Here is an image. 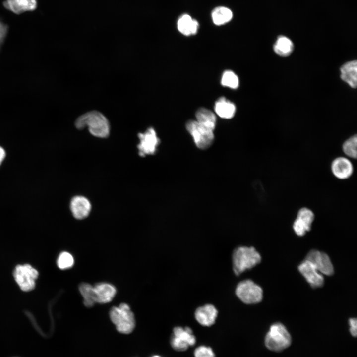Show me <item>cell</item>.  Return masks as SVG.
<instances>
[{"label": "cell", "mask_w": 357, "mask_h": 357, "mask_svg": "<svg viewBox=\"0 0 357 357\" xmlns=\"http://www.w3.org/2000/svg\"><path fill=\"white\" fill-rule=\"evenodd\" d=\"M75 125L78 129L87 127L90 133L97 137L106 138L110 133V124L107 119L96 111L87 112L79 117Z\"/></svg>", "instance_id": "1"}, {"label": "cell", "mask_w": 357, "mask_h": 357, "mask_svg": "<svg viewBox=\"0 0 357 357\" xmlns=\"http://www.w3.org/2000/svg\"><path fill=\"white\" fill-rule=\"evenodd\" d=\"M261 261L260 254L253 246L238 247L232 254L233 268L237 275L254 267Z\"/></svg>", "instance_id": "2"}, {"label": "cell", "mask_w": 357, "mask_h": 357, "mask_svg": "<svg viewBox=\"0 0 357 357\" xmlns=\"http://www.w3.org/2000/svg\"><path fill=\"white\" fill-rule=\"evenodd\" d=\"M265 345L269 350L280 352L289 347L292 342L291 336L281 323L272 324L265 338Z\"/></svg>", "instance_id": "3"}, {"label": "cell", "mask_w": 357, "mask_h": 357, "mask_svg": "<svg viewBox=\"0 0 357 357\" xmlns=\"http://www.w3.org/2000/svg\"><path fill=\"white\" fill-rule=\"evenodd\" d=\"M110 317L117 330L121 333L129 334L135 327L134 314L126 303H122L119 306L113 307L110 311Z\"/></svg>", "instance_id": "4"}, {"label": "cell", "mask_w": 357, "mask_h": 357, "mask_svg": "<svg viewBox=\"0 0 357 357\" xmlns=\"http://www.w3.org/2000/svg\"><path fill=\"white\" fill-rule=\"evenodd\" d=\"M235 293L242 302L247 304L258 303L263 298L262 288L249 279L240 282L236 287Z\"/></svg>", "instance_id": "5"}, {"label": "cell", "mask_w": 357, "mask_h": 357, "mask_svg": "<svg viewBox=\"0 0 357 357\" xmlns=\"http://www.w3.org/2000/svg\"><path fill=\"white\" fill-rule=\"evenodd\" d=\"M186 128L191 135L195 145L200 149L210 147L214 140L213 130L199 123L196 120H189Z\"/></svg>", "instance_id": "6"}, {"label": "cell", "mask_w": 357, "mask_h": 357, "mask_svg": "<svg viewBox=\"0 0 357 357\" xmlns=\"http://www.w3.org/2000/svg\"><path fill=\"white\" fill-rule=\"evenodd\" d=\"M13 275L17 284L22 291L28 292L35 288L38 272L32 266L29 264L18 265Z\"/></svg>", "instance_id": "7"}, {"label": "cell", "mask_w": 357, "mask_h": 357, "mask_svg": "<svg viewBox=\"0 0 357 357\" xmlns=\"http://www.w3.org/2000/svg\"><path fill=\"white\" fill-rule=\"evenodd\" d=\"M139 143L138 145L139 155L145 157L153 155L157 151L160 139L153 127H149L144 132L138 134Z\"/></svg>", "instance_id": "8"}, {"label": "cell", "mask_w": 357, "mask_h": 357, "mask_svg": "<svg viewBox=\"0 0 357 357\" xmlns=\"http://www.w3.org/2000/svg\"><path fill=\"white\" fill-rule=\"evenodd\" d=\"M305 259L309 261L321 274L331 276L334 273V267L328 255L317 250H311Z\"/></svg>", "instance_id": "9"}, {"label": "cell", "mask_w": 357, "mask_h": 357, "mask_svg": "<svg viewBox=\"0 0 357 357\" xmlns=\"http://www.w3.org/2000/svg\"><path fill=\"white\" fill-rule=\"evenodd\" d=\"M314 219V214L309 208H301L298 212L297 216L294 220L293 228L298 236H304L307 232L310 230L312 224Z\"/></svg>", "instance_id": "10"}, {"label": "cell", "mask_w": 357, "mask_h": 357, "mask_svg": "<svg viewBox=\"0 0 357 357\" xmlns=\"http://www.w3.org/2000/svg\"><path fill=\"white\" fill-rule=\"evenodd\" d=\"M331 171L335 178L345 180L353 175L354 166L350 159L346 156H339L331 162Z\"/></svg>", "instance_id": "11"}, {"label": "cell", "mask_w": 357, "mask_h": 357, "mask_svg": "<svg viewBox=\"0 0 357 357\" xmlns=\"http://www.w3.org/2000/svg\"><path fill=\"white\" fill-rule=\"evenodd\" d=\"M298 269L312 288H320L323 285L324 279L322 274L308 260L302 261L298 265Z\"/></svg>", "instance_id": "12"}, {"label": "cell", "mask_w": 357, "mask_h": 357, "mask_svg": "<svg viewBox=\"0 0 357 357\" xmlns=\"http://www.w3.org/2000/svg\"><path fill=\"white\" fill-rule=\"evenodd\" d=\"M218 313L213 305L207 304L198 307L195 311L194 316L200 325L209 327L215 323Z\"/></svg>", "instance_id": "13"}, {"label": "cell", "mask_w": 357, "mask_h": 357, "mask_svg": "<svg viewBox=\"0 0 357 357\" xmlns=\"http://www.w3.org/2000/svg\"><path fill=\"white\" fill-rule=\"evenodd\" d=\"M70 207L74 218L79 220L86 218L91 209L89 201L86 198L81 196L74 197L71 200Z\"/></svg>", "instance_id": "14"}, {"label": "cell", "mask_w": 357, "mask_h": 357, "mask_svg": "<svg viewBox=\"0 0 357 357\" xmlns=\"http://www.w3.org/2000/svg\"><path fill=\"white\" fill-rule=\"evenodd\" d=\"M93 287L96 303H108L111 301L116 295V289L111 284L100 283Z\"/></svg>", "instance_id": "15"}, {"label": "cell", "mask_w": 357, "mask_h": 357, "mask_svg": "<svg viewBox=\"0 0 357 357\" xmlns=\"http://www.w3.org/2000/svg\"><path fill=\"white\" fill-rule=\"evenodd\" d=\"M4 6L16 14L34 10L37 6L36 0H5Z\"/></svg>", "instance_id": "16"}, {"label": "cell", "mask_w": 357, "mask_h": 357, "mask_svg": "<svg viewBox=\"0 0 357 357\" xmlns=\"http://www.w3.org/2000/svg\"><path fill=\"white\" fill-rule=\"evenodd\" d=\"M341 78L352 88H356L357 83V62L349 61L340 68Z\"/></svg>", "instance_id": "17"}, {"label": "cell", "mask_w": 357, "mask_h": 357, "mask_svg": "<svg viewBox=\"0 0 357 357\" xmlns=\"http://www.w3.org/2000/svg\"><path fill=\"white\" fill-rule=\"evenodd\" d=\"M214 109L217 115L225 119L232 118L236 112L234 104L223 97L220 98L216 102Z\"/></svg>", "instance_id": "18"}, {"label": "cell", "mask_w": 357, "mask_h": 357, "mask_svg": "<svg viewBox=\"0 0 357 357\" xmlns=\"http://www.w3.org/2000/svg\"><path fill=\"white\" fill-rule=\"evenodd\" d=\"M198 26V22L187 14L182 15L177 22L178 31L185 36L195 34L197 32Z\"/></svg>", "instance_id": "19"}, {"label": "cell", "mask_w": 357, "mask_h": 357, "mask_svg": "<svg viewBox=\"0 0 357 357\" xmlns=\"http://www.w3.org/2000/svg\"><path fill=\"white\" fill-rule=\"evenodd\" d=\"M196 121L202 125L212 130H214L216 124V118L210 110L201 108L196 112Z\"/></svg>", "instance_id": "20"}, {"label": "cell", "mask_w": 357, "mask_h": 357, "mask_svg": "<svg viewBox=\"0 0 357 357\" xmlns=\"http://www.w3.org/2000/svg\"><path fill=\"white\" fill-rule=\"evenodd\" d=\"M273 49L275 52L281 56H289L294 49V45L288 38L281 36L276 40Z\"/></svg>", "instance_id": "21"}, {"label": "cell", "mask_w": 357, "mask_h": 357, "mask_svg": "<svg viewBox=\"0 0 357 357\" xmlns=\"http://www.w3.org/2000/svg\"><path fill=\"white\" fill-rule=\"evenodd\" d=\"M173 335L180 341L187 343L189 346L194 345L196 342L192 329L188 327L184 328L180 326L175 327L173 329Z\"/></svg>", "instance_id": "22"}, {"label": "cell", "mask_w": 357, "mask_h": 357, "mask_svg": "<svg viewBox=\"0 0 357 357\" xmlns=\"http://www.w3.org/2000/svg\"><path fill=\"white\" fill-rule=\"evenodd\" d=\"M232 16L231 10L223 6L216 7L212 13V20L217 25H221L229 22Z\"/></svg>", "instance_id": "23"}, {"label": "cell", "mask_w": 357, "mask_h": 357, "mask_svg": "<svg viewBox=\"0 0 357 357\" xmlns=\"http://www.w3.org/2000/svg\"><path fill=\"white\" fill-rule=\"evenodd\" d=\"M79 291L83 298L84 304L87 307L93 306L96 303L94 287L86 283H81L79 287Z\"/></svg>", "instance_id": "24"}, {"label": "cell", "mask_w": 357, "mask_h": 357, "mask_svg": "<svg viewBox=\"0 0 357 357\" xmlns=\"http://www.w3.org/2000/svg\"><path fill=\"white\" fill-rule=\"evenodd\" d=\"M342 149L346 157L349 159H356L357 157V137L352 136L345 140L342 144Z\"/></svg>", "instance_id": "25"}, {"label": "cell", "mask_w": 357, "mask_h": 357, "mask_svg": "<svg viewBox=\"0 0 357 357\" xmlns=\"http://www.w3.org/2000/svg\"><path fill=\"white\" fill-rule=\"evenodd\" d=\"M221 83L224 86L232 89H236L239 85V79L234 72L231 70H226L223 73Z\"/></svg>", "instance_id": "26"}, {"label": "cell", "mask_w": 357, "mask_h": 357, "mask_svg": "<svg viewBox=\"0 0 357 357\" xmlns=\"http://www.w3.org/2000/svg\"><path fill=\"white\" fill-rule=\"evenodd\" d=\"M74 264V258L72 255L67 252L61 253L57 260V265L62 270L71 268Z\"/></svg>", "instance_id": "27"}, {"label": "cell", "mask_w": 357, "mask_h": 357, "mask_svg": "<svg viewBox=\"0 0 357 357\" xmlns=\"http://www.w3.org/2000/svg\"><path fill=\"white\" fill-rule=\"evenodd\" d=\"M194 355L195 357H215L212 349L205 346H200L196 348Z\"/></svg>", "instance_id": "28"}, {"label": "cell", "mask_w": 357, "mask_h": 357, "mask_svg": "<svg viewBox=\"0 0 357 357\" xmlns=\"http://www.w3.org/2000/svg\"><path fill=\"white\" fill-rule=\"evenodd\" d=\"M170 344L173 349L178 352L186 351L189 347L187 343L180 341L173 335L171 338Z\"/></svg>", "instance_id": "29"}, {"label": "cell", "mask_w": 357, "mask_h": 357, "mask_svg": "<svg viewBox=\"0 0 357 357\" xmlns=\"http://www.w3.org/2000/svg\"><path fill=\"white\" fill-rule=\"evenodd\" d=\"M349 323L350 325V332L354 337H356L357 334V321L356 318L349 319Z\"/></svg>", "instance_id": "30"}, {"label": "cell", "mask_w": 357, "mask_h": 357, "mask_svg": "<svg viewBox=\"0 0 357 357\" xmlns=\"http://www.w3.org/2000/svg\"><path fill=\"white\" fill-rule=\"evenodd\" d=\"M7 31L6 26L0 21V47L2 44Z\"/></svg>", "instance_id": "31"}, {"label": "cell", "mask_w": 357, "mask_h": 357, "mask_svg": "<svg viewBox=\"0 0 357 357\" xmlns=\"http://www.w3.org/2000/svg\"><path fill=\"white\" fill-rule=\"evenodd\" d=\"M6 153L4 149L0 146V166L5 158Z\"/></svg>", "instance_id": "32"}, {"label": "cell", "mask_w": 357, "mask_h": 357, "mask_svg": "<svg viewBox=\"0 0 357 357\" xmlns=\"http://www.w3.org/2000/svg\"><path fill=\"white\" fill-rule=\"evenodd\" d=\"M160 357V356H153V357Z\"/></svg>", "instance_id": "33"}]
</instances>
